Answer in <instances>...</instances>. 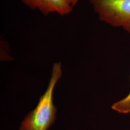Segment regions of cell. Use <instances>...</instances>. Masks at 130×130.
<instances>
[{
    "mask_svg": "<svg viewBox=\"0 0 130 130\" xmlns=\"http://www.w3.org/2000/svg\"><path fill=\"white\" fill-rule=\"evenodd\" d=\"M79 1L80 0H68L70 4L73 7H74L75 6L78 4V3Z\"/></svg>",
    "mask_w": 130,
    "mask_h": 130,
    "instance_id": "cell-5",
    "label": "cell"
},
{
    "mask_svg": "<svg viewBox=\"0 0 130 130\" xmlns=\"http://www.w3.org/2000/svg\"><path fill=\"white\" fill-rule=\"evenodd\" d=\"M98 19L130 33V0H89Z\"/></svg>",
    "mask_w": 130,
    "mask_h": 130,
    "instance_id": "cell-2",
    "label": "cell"
},
{
    "mask_svg": "<svg viewBox=\"0 0 130 130\" xmlns=\"http://www.w3.org/2000/svg\"><path fill=\"white\" fill-rule=\"evenodd\" d=\"M112 109L122 114L130 112V92L124 99L115 103L112 106Z\"/></svg>",
    "mask_w": 130,
    "mask_h": 130,
    "instance_id": "cell-4",
    "label": "cell"
},
{
    "mask_svg": "<svg viewBox=\"0 0 130 130\" xmlns=\"http://www.w3.org/2000/svg\"><path fill=\"white\" fill-rule=\"evenodd\" d=\"M61 63H55L51 79L45 93L41 96L37 106L25 117L20 130H48L56 119V108L53 103V92L62 75Z\"/></svg>",
    "mask_w": 130,
    "mask_h": 130,
    "instance_id": "cell-1",
    "label": "cell"
},
{
    "mask_svg": "<svg viewBox=\"0 0 130 130\" xmlns=\"http://www.w3.org/2000/svg\"><path fill=\"white\" fill-rule=\"evenodd\" d=\"M32 10H37L44 15L56 14L64 16L70 14L73 7L68 0H20Z\"/></svg>",
    "mask_w": 130,
    "mask_h": 130,
    "instance_id": "cell-3",
    "label": "cell"
}]
</instances>
